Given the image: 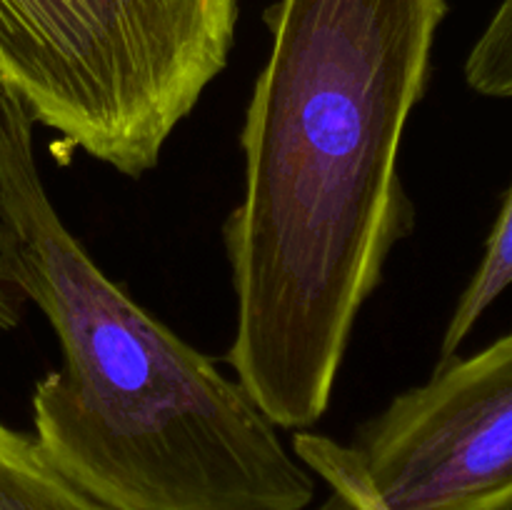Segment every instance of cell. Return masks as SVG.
<instances>
[{"mask_svg": "<svg viewBox=\"0 0 512 510\" xmlns=\"http://www.w3.org/2000/svg\"><path fill=\"white\" fill-rule=\"evenodd\" d=\"M448 0H278L223 228L238 323L225 363L275 428L318 423L415 208L400 143Z\"/></svg>", "mask_w": 512, "mask_h": 510, "instance_id": "cell-1", "label": "cell"}, {"mask_svg": "<svg viewBox=\"0 0 512 510\" xmlns=\"http://www.w3.org/2000/svg\"><path fill=\"white\" fill-rule=\"evenodd\" d=\"M33 118L0 85V333L33 303L63 365L33 390L35 443L113 510H305L315 475L238 378L98 268L55 210Z\"/></svg>", "mask_w": 512, "mask_h": 510, "instance_id": "cell-2", "label": "cell"}, {"mask_svg": "<svg viewBox=\"0 0 512 510\" xmlns=\"http://www.w3.org/2000/svg\"><path fill=\"white\" fill-rule=\"evenodd\" d=\"M238 0H0V85L65 145L140 178L228 65Z\"/></svg>", "mask_w": 512, "mask_h": 510, "instance_id": "cell-3", "label": "cell"}, {"mask_svg": "<svg viewBox=\"0 0 512 510\" xmlns=\"http://www.w3.org/2000/svg\"><path fill=\"white\" fill-rule=\"evenodd\" d=\"M328 485L315 510H512V333L438 365L350 445L293 438Z\"/></svg>", "mask_w": 512, "mask_h": 510, "instance_id": "cell-4", "label": "cell"}, {"mask_svg": "<svg viewBox=\"0 0 512 510\" xmlns=\"http://www.w3.org/2000/svg\"><path fill=\"white\" fill-rule=\"evenodd\" d=\"M0 510H113L65 478L35 438L0 423Z\"/></svg>", "mask_w": 512, "mask_h": 510, "instance_id": "cell-5", "label": "cell"}, {"mask_svg": "<svg viewBox=\"0 0 512 510\" xmlns=\"http://www.w3.org/2000/svg\"><path fill=\"white\" fill-rule=\"evenodd\" d=\"M512 285V188L505 198L503 210L498 215L493 233H490L488 245H485V255L480 260L478 270H475L473 280L468 288L463 290L458 308H455L453 318H450L448 328H445L443 345H440V363L445 365L453 358H458L460 345L470 335L485 310L500 298Z\"/></svg>", "mask_w": 512, "mask_h": 510, "instance_id": "cell-6", "label": "cell"}, {"mask_svg": "<svg viewBox=\"0 0 512 510\" xmlns=\"http://www.w3.org/2000/svg\"><path fill=\"white\" fill-rule=\"evenodd\" d=\"M465 80L480 95L512 98V0H500L488 28L470 50Z\"/></svg>", "mask_w": 512, "mask_h": 510, "instance_id": "cell-7", "label": "cell"}]
</instances>
